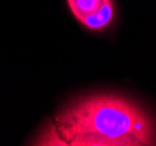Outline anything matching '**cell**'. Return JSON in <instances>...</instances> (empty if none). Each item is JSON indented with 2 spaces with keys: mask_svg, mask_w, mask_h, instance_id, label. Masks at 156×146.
I'll use <instances>...</instances> for the list:
<instances>
[{
  "mask_svg": "<svg viewBox=\"0 0 156 146\" xmlns=\"http://www.w3.org/2000/svg\"><path fill=\"white\" fill-rule=\"evenodd\" d=\"M34 145H156V125L135 100L116 93H95L63 108Z\"/></svg>",
  "mask_w": 156,
  "mask_h": 146,
  "instance_id": "6da1fadb",
  "label": "cell"
},
{
  "mask_svg": "<svg viewBox=\"0 0 156 146\" xmlns=\"http://www.w3.org/2000/svg\"><path fill=\"white\" fill-rule=\"evenodd\" d=\"M114 14V6L112 0H109L98 12L85 16L80 22L90 31H101L112 23Z\"/></svg>",
  "mask_w": 156,
  "mask_h": 146,
  "instance_id": "7a4b0ae2",
  "label": "cell"
},
{
  "mask_svg": "<svg viewBox=\"0 0 156 146\" xmlns=\"http://www.w3.org/2000/svg\"><path fill=\"white\" fill-rule=\"evenodd\" d=\"M109 0H67L68 7L74 18L81 21L85 16L98 12Z\"/></svg>",
  "mask_w": 156,
  "mask_h": 146,
  "instance_id": "3957f363",
  "label": "cell"
}]
</instances>
